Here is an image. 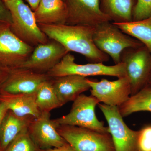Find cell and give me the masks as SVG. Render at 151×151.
Masks as SVG:
<instances>
[{
    "instance_id": "6da1fadb",
    "label": "cell",
    "mask_w": 151,
    "mask_h": 151,
    "mask_svg": "<svg viewBox=\"0 0 151 151\" xmlns=\"http://www.w3.org/2000/svg\"><path fill=\"white\" fill-rule=\"evenodd\" d=\"M38 26L50 40L61 44L69 52L82 55L92 63H104L109 60L110 57L94 44V27L66 24Z\"/></svg>"
},
{
    "instance_id": "7a4b0ae2",
    "label": "cell",
    "mask_w": 151,
    "mask_h": 151,
    "mask_svg": "<svg viewBox=\"0 0 151 151\" xmlns=\"http://www.w3.org/2000/svg\"><path fill=\"white\" fill-rule=\"evenodd\" d=\"M12 17L11 28L21 40L32 47L50 40L40 28L34 13L23 0H9L4 2Z\"/></svg>"
},
{
    "instance_id": "3957f363",
    "label": "cell",
    "mask_w": 151,
    "mask_h": 151,
    "mask_svg": "<svg viewBox=\"0 0 151 151\" xmlns=\"http://www.w3.org/2000/svg\"><path fill=\"white\" fill-rule=\"evenodd\" d=\"M93 38L97 48L111 57L115 64L121 63V55L124 50L144 45L111 21L104 22L94 27Z\"/></svg>"
},
{
    "instance_id": "277c9868",
    "label": "cell",
    "mask_w": 151,
    "mask_h": 151,
    "mask_svg": "<svg viewBox=\"0 0 151 151\" xmlns=\"http://www.w3.org/2000/svg\"><path fill=\"white\" fill-rule=\"evenodd\" d=\"M70 112L52 120L56 127L59 126H75L102 132L109 133L108 127L98 120L95 113L99 100L92 95L80 94L74 101ZM110 134V133H109Z\"/></svg>"
},
{
    "instance_id": "5b68a950",
    "label": "cell",
    "mask_w": 151,
    "mask_h": 151,
    "mask_svg": "<svg viewBox=\"0 0 151 151\" xmlns=\"http://www.w3.org/2000/svg\"><path fill=\"white\" fill-rule=\"evenodd\" d=\"M56 128L60 136L75 151H115L109 133L67 125Z\"/></svg>"
},
{
    "instance_id": "8992f818",
    "label": "cell",
    "mask_w": 151,
    "mask_h": 151,
    "mask_svg": "<svg viewBox=\"0 0 151 151\" xmlns=\"http://www.w3.org/2000/svg\"><path fill=\"white\" fill-rule=\"evenodd\" d=\"M51 78L64 76L76 75L86 77L95 76H108L118 78L127 76L125 64L121 62L113 65L103 63L79 64L75 62V57L68 52L60 61L47 72Z\"/></svg>"
},
{
    "instance_id": "52a82bcc",
    "label": "cell",
    "mask_w": 151,
    "mask_h": 151,
    "mask_svg": "<svg viewBox=\"0 0 151 151\" xmlns=\"http://www.w3.org/2000/svg\"><path fill=\"white\" fill-rule=\"evenodd\" d=\"M121 62L125 64L131 95H134L148 84L151 74V53L144 45L127 48L121 55Z\"/></svg>"
},
{
    "instance_id": "ba28073f",
    "label": "cell",
    "mask_w": 151,
    "mask_h": 151,
    "mask_svg": "<svg viewBox=\"0 0 151 151\" xmlns=\"http://www.w3.org/2000/svg\"><path fill=\"white\" fill-rule=\"evenodd\" d=\"M34 49L13 32L10 24L0 22V64L10 69L20 67Z\"/></svg>"
},
{
    "instance_id": "9c48e42d",
    "label": "cell",
    "mask_w": 151,
    "mask_h": 151,
    "mask_svg": "<svg viewBox=\"0 0 151 151\" xmlns=\"http://www.w3.org/2000/svg\"><path fill=\"white\" fill-rule=\"evenodd\" d=\"M98 106L108 122L115 151H135L137 131L131 129L127 126L119 107L100 103Z\"/></svg>"
},
{
    "instance_id": "30bf717a",
    "label": "cell",
    "mask_w": 151,
    "mask_h": 151,
    "mask_svg": "<svg viewBox=\"0 0 151 151\" xmlns=\"http://www.w3.org/2000/svg\"><path fill=\"white\" fill-rule=\"evenodd\" d=\"M91 95L109 106L119 107L128 100L131 95V86L127 76L113 81L103 78L95 81L87 78Z\"/></svg>"
},
{
    "instance_id": "8fae6325",
    "label": "cell",
    "mask_w": 151,
    "mask_h": 151,
    "mask_svg": "<svg viewBox=\"0 0 151 151\" xmlns=\"http://www.w3.org/2000/svg\"><path fill=\"white\" fill-rule=\"evenodd\" d=\"M67 11L66 24L94 27L111 21L100 8V0H63Z\"/></svg>"
},
{
    "instance_id": "7c38bea8",
    "label": "cell",
    "mask_w": 151,
    "mask_h": 151,
    "mask_svg": "<svg viewBox=\"0 0 151 151\" xmlns=\"http://www.w3.org/2000/svg\"><path fill=\"white\" fill-rule=\"evenodd\" d=\"M35 47L21 68L39 73H47L69 52L61 44L54 40Z\"/></svg>"
},
{
    "instance_id": "4fadbf2b",
    "label": "cell",
    "mask_w": 151,
    "mask_h": 151,
    "mask_svg": "<svg viewBox=\"0 0 151 151\" xmlns=\"http://www.w3.org/2000/svg\"><path fill=\"white\" fill-rule=\"evenodd\" d=\"M28 132L33 140L42 150L59 147L68 143L59 134L50 112H42L31 123Z\"/></svg>"
},
{
    "instance_id": "5bb4252c",
    "label": "cell",
    "mask_w": 151,
    "mask_h": 151,
    "mask_svg": "<svg viewBox=\"0 0 151 151\" xmlns=\"http://www.w3.org/2000/svg\"><path fill=\"white\" fill-rule=\"evenodd\" d=\"M50 78L47 73L16 68L10 69L0 90L12 94L34 93L41 83Z\"/></svg>"
},
{
    "instance_id": "9a60e30c",
    "label": "cell",
    "mask_w": 151,
    "mask_h": 151,
    "mask_svg": "<svg viewBox=\"0 0 151 151\" xmlns=\"http://www.w3.org/2000/svg\"><path fill=\"white\" fill-rule=\"evenodd\" d=\"M53 78L52 86L62 106L74 101L80 94L90 89L87 78L84 76L70 75Z\"/></svg>"
},
{
    "instance_id": "2e32d148",
    "label": "cell",
    "mask_w": 151,
    "mask_h": 151,
    "mask_svg": "<svg viewBox=\"0 0 151 151\" xmlns=\"http://www.w3.org/2000/svg\"><path fill=\"white\" fill-rule=\"evenodd\" d=\"M36 93L12 94L0 90V102L17 116L37 118L41 114L36 103Z\"/></svg>"
},
{
    "instance_id": "e0dca14e",
    "label": "cell",
    "mask_w": 151,
    "mask_h": 151,
    "mask_svg": "<svg viewBox=\"0 0 151 151\" xmlns=\"http://www.w3.org/2000/svg\"><path fill=\"white\" fill-rule=\"evenodd\" d=\"M34 13L38 24H65L67 21V9L63 0H41Z\"/></svg>"
},
{
    "instance_id": "ac0fdd59",
    "label": "cell",
    "mask_w": 151,
    "mask_h": 151,
    "mask_svg": "<svg viewBox=\"0 0 151 151\" xmlns=\"http://www.w3.org/2000/svg\"><path fill=\"white\" fill-rule=\"evenodd\" d=\"M35 119L30 116H19L12 111L6 113L0 129L1 147L4 150L22 132L28 130L31 123Z\"/></svg>"
},
{
    "instance_id": "d6986e66",
    "label": "cell",
    "mask_w": 151,
    "mask_h": 151,
    "mask_svg": "<svg viewBox=\"0 0 151 151\" xmlns=\"http://www.w3.org/2000/svg\"><path fill=\"white\" fill-rule=\"evenodd\" d=\"M137 0H100V8L113 23L133 21L134 10Z\"/></svg>"
},
{
    "instance_id": "ffe728a7",
    "label": "cell",
    "mask_w": 151,
    "mask_h": 151,
    "mask_svg": "<svg viewBox=\"0 0 151 151\" xmlns=\"http://www.w3.org/2000/svg\"><path fill=\"white\" fill-rule=\"evenodd\" d=\"M123 118L137 112H151V84H147L119 107Z\"/></svg>"
},
{
    "instance_id": "44dd1931",
    "label": "cell",
    "mask_w": 151,
    "mask_h": 151,
    "mask_svg": "<svg viewBox=\"0 0 151 151\" xmlns=\"http://www.w3.org/2000/svg\"><path fill=\"white\" fill-rule=\"evenodd\" d=\"M113 23L123 32L140 42L151 54V16L141 20Z\"/></svg>"
},
{
    "instance_id": "7402d4cb",
    "label": "cell",
    "mask_w": 151,
    "mask_h": 151,
    "mask_svg": "<svg viewBox=\"0 0 151 151\" xmlns=\"http://www.w3.org/2000/svg\"><path fill=\"white\" fill-rule=\"evenodd\" d=\"M36 93V103L41 113L50 112L52 110L62 106L50 79L41 83Z\"/></svg>"
},
{
    "instance_id": "603a6c76",
    "label": "cell",
    "mask_w": 151,
    "mask_h": 151,
    "mask_svg": "<svg viewBox=\"0 0 151 151\" xmlns=\"http://www.w3.org/2000/svg\"><path fill=\"white\" fill-rule=\"evenodd\" d=\"M33 140L28 130L22 132L3 151H42Z\"/></svg>"
},
{
    "instance_id": "cb8c5ba5",
    "label": "cell",
    "mask_w": 151,
    "mask_h": 151,
    "mask_svg": "<svg viewBox=\"0 0 151 151\" xmlns=\"http://www.w3.org/2000/svg\"><path fill=\"white\" fill-rule=\"evenodd\" d=\"M135 151H151V124L137 131Z\"/></svg>"
},
{
    "instance_id": "d4e9b609",
    "label": "cell",
    "mask_w": 151,
    "mask_h": 151,
    "mask_svg": "<svg viewBox=\"0 0 151 151\" xmlns=\"http://www.w3.org/2000/svg\"><path fill=\"white\" fill-rule=\"evenodd\" d=\"M151 16V0H137L134 10L133 21H139Z\"/></svg>"
},
{
    "instance_id": "484cf974",
    "label": "cell",
    "mask_w": 151,
    "mask_h": 151,
    "mask_svg": "<svg viewBox=\"0 0 151 151\" xmlns=\"http://www.w3.org/2000/svg\"><path fill=\"white\" fill-rule=\"evenodd\" d=\"M0 22L12 23V17L10 13L4 2L0 0Z\"/></svg>"
},
{
    "instance_id": "4316f807",
    "label": "cell",
    "mask_w": 151,
    "mask_h": 151,
    "mask_svg": "<svg viewBox=\"0 0 151 151\" xmlns=\"http://www.w3.org/2000/svg\"><path fill=\"white\" fill-rule=\"evenodd\" d=\"M10 69L0 64V89L7 78Z\"/></svg>"
},
{
    "instance_id": "83f0119b",
    "label": "cell",
    "mask_w": 151,
    "mask_h": 151,
    "mask_svg": "<svg viewBox=\"0 0 151 151\" xmlns=\"http://www.w3.org/2000/svg\"><path fill=\"white\" fill-rule=\"evenodd\" d=\"M9 111L8 109L4 103L0 102V129L3 120L6 114ZM0 148L1 147V141H0Z\"/></svg>"
},
{
    "instance_id": "f1b7e54d",
    "label": "cell",
    "mask_w": 151,
    "mask_h": 151,
    "mask_svg": "<svg viewBox=\"0 0 151 151\" xmlns=\"http://www.w3.org/2000/svg\"><path fill=\"white\" fill-rule=\"evenodd\" d=\"M42 151H75L73 148L68 143L65 144L64 145L59 147L52 148L42 150Z\"/></svg>"
},
{
    "instance_id": "f546056e",
    "label": "cell",
    "mask_w": 151,
    "mask_h": 151,
    "mask_svg": "<svg viewBox=\"0 0 151 151\" xmlns=\"http://www.w3.org/2000/svg\"><path fill=\"white\" fill-rule=\"evenodd\" d=\"M29 7L33 12L37 9L38 6L40 3L41 0H26Z\"/></svg>"
},
{
    "instance_id": "4dcf8cb0",
    "label": "cell",
    "mask_w": 151,
    "mask_h": 151,
    "mask_svg": "<svg viewBox=\"0 0 151 151\" xmlns=\"http://www.w3.org/2000/svg\"><path fill=\"white\" fill-rule=\"evenodd\" d=\"M148 84H151V74L150 75V79H149Z\"/></svg>"
},
{
    "instance_id": "1f68e13d",
    "label": "cell",
    "mask_w": 151,
    "mask_h": 151,
    "mask_svg": "<svg viewBox=\"0 0 151 151\" xmlns=\"http://www.w3.org/2000/svg\"><path fill=\"white\" fill-rule=\"evenodd\" d=\"M3 2H5L7 1H9V0H2Z\"/></svg>"
},
{
    "instance_id": "d6a6232c",
    "label": "cell",
    "mask_w": 151,
    "mask_h": 151,
    "mask_svg": "<svg viewBox=\"0 0 151 151\" xmlns=\"http://www.w3.org/2000/svg\"><path fill=\"white\" fill-rule=\"evenodd\" d=\"M0 151H3V150H2V149L1 148H0Z\"/></svg>"
}]
</instances>
